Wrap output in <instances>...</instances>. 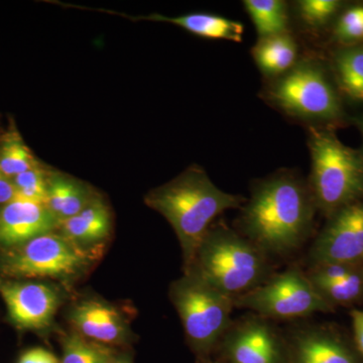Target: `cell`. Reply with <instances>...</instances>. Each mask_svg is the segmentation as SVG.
Segmentation results:
<instances>
[{"mask_svg":"<svg viewBox=\"0 0 363 363\" xmlns=\"http://www.w3.org/2000/svg\"><path fill=\"white\" fill-rule=\"evenodd\" d=\"M199 363H222L220 360H212V359H208L205 360V362H199Z\"/></svg>","mask_w":363,"mask_h":363,"instance_id":"1f68e13d","label":"cell"},{"mask_svg":"<svg viewBox=\"0 0 363 363\" xmlns=\"http://www.w3.org/2000/svg\"><path fill=\"white\" fill-rule=\"evenodd\" d=\"M40 164L16 131L4 136L0 143V171L4 175L13 179Z\"/></svg>","mask_w":363,"mask_h":363,"instance_id":"603a6c76","label":"cell"},{"mask_svg":"<svg viewBox=\"0 0 363 363\" xmlns=\"http://www.w3.org/2000/svg\"><path fill=\"white\" fill-rule=\"evenodd\" d=\"M111 207L101 195L77 215L59 224L58 231L80 247L95 248L106 247L105 243L112 233Z\"/></svg>","mask_w":363,"mask_h":363,"instance_id":"9a60e30c","label":"cell"},{"mask_svg":"<svg viewBox=\"0 0 363 363\" xmlns=\"http://www.w3.org/2000/svg\"><path fill=\"white\" fill-rule=\"evenodd\" d=\"M327 304L350 306L363 301V266L357 264L347 277L334 283L312 284Z\"/></svg>","mask_w":363,"mask_h":363,"instance_id":"7402d4cb","label":"cell"},{"mask_svg":"<svg viewBox=\"0 0 363 363\" xmlns=\"http://www.w3.org/2000/svg\"><path fill=\"white\" fill-rule=\"evenodd\" d=\"M49 169L39 164L13 179L18 199L45 205Z\"/></svg>","mask_w":363,"mask_h":363,"instance_id":"cb8c5ba5","label":"cell"},{"mask_svg":"<svg viewBox=\"0 0 363 363\" xmlns=\"http://www.w3.org/2000/svg\"><path fill=\"white\" fill-rule=\"evenodd\" d=\"M259 39L286 33L288 9L281 0H245L243 1Z\"/></svg>","mask_w":363,"mask_h":363,"instance_id":"d6986e66","label":"cell"},{"mask_svg":"<svg viewBox=\"0 0 363 363\" xmlns=\"http://www.w3.org/2000/svg\"><path fill=\"white\" fill-rule=\"evenodd\" d=\"M66 320L79 335L111 347H131L136 339L128 313L99 296L75 298L67 308Z\"/></svg>","mask_w":363,"mask_h":363,"instance_id":"30bf717a","label":"cell"},{"mask_svg":"<svg viewBox=\"0 0 363 363\" xmlns=\"http://www.w3.org/2000/svg\"><path fill=\"white\" fill-rule=\"evenodd\" d=\"M311 266L359 264L363 259V200L328 217L309 253Z\"/></svg>","mask_w":363,"mask_h":363,"instance_id":"8fae6325","label":"cell"},{"mask_svg":"<svg viewBox=\"0 0 363 363\" xmlns=\"http://www.w3.org/2000/svg\"><path fill=\"white\" fill-rule=\"evenodd\" d=\"M298 48L288 33L259 39L252 49L255 63L266 76L284 75L296 65Z\"/></svg>","mask_w":363,"mask_h":363,"instance_id":"ac0fdd59","label":"cell"},{"mask_svg":"<svg viewBox=\"0 0 363 363\" xmlns=\"http://www.w3.org/2000/svg\"><path fill=\"white\" fill-rule=\"evenodd\" d=\"M216 353L222 363H288L286 341L260 318L231 325Z\"/></svg>","mask_w":363,"mask_h":363,"instance_id":"7c38bea8","label":"cell"},{"mask_svg":"<svg viewBox=\"0 0 363 363\" xmlns=\"http://www.w3.org/2000/svg\"><path fill=\"white\" fill-rule=\"evenodd\" d=\"M341 2L337 0H302L298 2V13L308 26L326 25L337 13Z\"/></svg>","mask_w":363,"mask_h":363,"instance_id":"d4e9b609","label":"cell"},{"mask_svg":"<svg viewBox=\"0 0 363 363\" xmlns=\"http://www.w3.org/2000/svg\"><path fill=\"white\" fill-rule=\"evenodd\" d=\"M105 247H82L58 230L52 231L2 250L0 274L9 279L55 281L70 290L94 269Z\"/></svg>","mask_w":363,"mask_h":363,"instance_id":"277c9868","label":"cell"},{"mask_svg":"<svg viewBox=\"0 0 363 363\" xmlns=\"http://www.w3.org/2000/svg\"><path fill=\"white\" fill-rule=\"evenodd\" d=\"M288 363H363L353 341L331 327H308L286 341Z\"/></svg>","mask_w":363,"mask_h":363,"instance_id":"4fadbf2b","label":"cell"},{"mask_svg":"<svg viewBox=\"0 0 363 363\" xmlns=\"http://www.w3.org/2000/svg\"><path fill=\"white\" fill-rule=\"evenodd\" d=\"M335 37L344 44L363 40V6H354L340 16L335 26Z\"/></svg>","mask_w":363,"mask_h":363,"instance_id":"484cf974","label":"cell"},{"mask_svg":"<svg viewBox=\"0 0 363 363\" xmlns=\"http://www.w3.org/2000/svg\"><path fill=\"white\" fill-rule=\"evenodd\" d=\"M18 363H60V359L52 351L33 347L21 353Z\"/></svg>","mask_w":363,"mask_h":363,"instance_id":"4316f807","label":"cell"},{"mask_svg":"<svg viewBox=\"0 0 363 363\" xmlns=\"http://www.w3.org/2000/svg\"><path fill=\"white\" fill-rule=\"evenodd\" d=\"M98 195L86 182L49 169L45 207L59 224L82 211Z\"/></svg>","mask_w":363,"mask_h":363,"instance_id":"2e32d148","label":"cell"},{"mask_svg":"<svg viewBox=\"0 0 363 363\" xmlns=\"http://www.w3.org/2000/svg\"><path fill=\"white\" fill-rule=\"evenodd\" d=\"M59 222L45 205L16 199L0 206V250L23 245L58 230Z\"/></svg>","mask_w":363,"mask_h":363,"instance_id":"5bb4252c","label":"cell"},{"mask_svg":"<svg viewBox=\"0 0 363 363\" xmlns=\"http://www.w3.org/2000/svg\"><path fill=\"white\" fill-rule=\"evenodd\" d=\"M184 272L234 298L267 281L271 267L266 253L247 238L225 226H211Z\"/></svg>","mask_w":363,"mask_h":363,"instance_id":"3957f363","label":"cell"},{"mask_svg":"<svg viewBox=\"0 0 363 363\" xmlns=\"http://www.w3.org/2000/svg\"><path fill=\"white\" fill-rule=\"evenodd\" d=\"M315 203L310 189L281 174L259 182L241 214L243 236L267 257L297 250L311 233Z\"/></svg>","mask_w":363,"mask_h":363,"instance_id":"6da1fadb","label":"cell"},{"mask_svg":"<svg viewBox=\"0 0 363 363\" xmlns=\"http://www.w3.org/2000/svg\"><path fill=\"white\" fill-rule=\"evenodd\" d=\"M334 68L344 94L363 102V47L345 48L336 52Z\"/></svg>","mask_w":363,"mask_h":363,"instance_id":"ffe728a7","label":"cell"},{"mask_svg":"<svg viewBox=\"0 0 363 363\" xmlns=\"http://www.w3.org/2000/svg\"><path fill=\"white\" fill-rule=\"evenodd\" d=\"M105 363H135V351L133 348H119Z\"/></svg>","mask_w":363,"mask_h":363,"instance_id":"f546056e","label":"cell"},{"mask_svg":"<svg viewBox=\"0 0 363 363\" xmlns=\"http://www.w3.org/2000/svg\"><path fill=\"white\" fill-rule=\"evenodd\" d=\"M310 192L327 217L363 200V152L346 147L331 130L310 128Z\"/></svg>","mask_w":363,"mask_h":363,"instance_id":"5b68a950","label":"cell"},{"mask_svg":"<svg viewBox=\"0 0 363 363\" xmlns=\"http://www.w3.org/2000/svg\"><path fill=\"white\" fill-rule=\"evenodd\" d=\"M272 101L291 116L314 121H337L342 106L323 69L311 62L298 64L269 89Z\"/></svg>","mask_w":363,"mask_h":363,"instance_id":"ba28073f","label":"cell"},{"mask_svg":"<svg viewBox=\"0 0 363 363\" xmlns=\"http://www.w3.org/2000/svg\"><path fill=\"white\" fill-rule=\"evenodd\" d=\"M350 316L352 321L353 344L363 357V311L353 310Z\"/></svg>","mask_w":363,"mask_h":363,"instance_id":"83f0119b","label":"cell"},{"mask_svg":"<svg viewBox=\"0 0 363 363\" xmlns=\"http://www.w3.org/2000/svg\"><path fill=\"white\" fill-rule=\"evenodd\" d=\"M245 201L241 196L217 187L196 164L145 196L147 206L159 212L173 227L183 253L184 269L190 266L215 218Z\"/></svg>","mask_w":363,"mask_h":363,"instance_id":"7a4b0ae2","label":"cell"},{"mask_svg":"<svg viewBox=\"0 0 363 363\" xmlns=\"http://www.w3.org/2000/svg\"><path fill=\"white\" fill-rule=\"evenodd\" d=\"M18 199V193L13 179L4 175L0 171V206Z\"/></svg>","mask_w":363,"mask_h":363,"instance_id":"f1b7e54d","label":"cell"},{"mask_svg":"<svg viewBox=\"0 0 363 363\" xmlns=\"http://www.w3.org/2000/svg\"><path fill=\"white\" fill-rule=\"evenodd\" d=\"M169 298L198 362L211 359L233 325V298L190 272H184L171 284Z\"/></svg>","mask_w":363,"mask_h":363,"instance_id":"8992f818","label":"cell"},{"mask_svg":"<svg viewBox=\"0 0 363 363\" xmlns=\"http://www.w3.org/2000/svg\"><path fill=\"white\" fill-rule=\"evenodd\" d=\"M60 363H105L119 348L88 340L73 330L59 332Z\"/></svg>","mask_w":363,"mask_h":363,"instance_id":"44dd1931","label":"cell"},{"mask_svg":"<svg viewBox=\"0 0 363 363\" xmlns=\"http://www.w3.org/2000/svg\"><path fill=\"white\" fill-rule=\"evenodd\" d=\"M362 266H363V259H362Z\"/></svg>","mask_w":363,"mask_h":363,"instance_id":"d6a6232c","label":"cell"},{"mask_svg":"<svg viewBox=\"0 0 363 363\" xmlns=\"http://www.w3.org/2000/svg\"><path fill=\"white\" fill-rule=\"evenodd\" d=\"M69 291L55 281L0 278V297L9 320L23 331L51 332L57 314L70 297Z\"/></svg>","mask_w":363,"mask_h":363,"instance_id":"9c48e42d","label":"cell"},{"mask_svg":"<svg viewBox=\"0 0 363 363\" xmlns=\"http://www.w3.org/2000/svg\"><path fill=\"white\" fill-rule=\"evenodd\" d=\"M355 124H357V128L359 130L360 133H362L363 138V116H357L355 118Z\"/></svg>","mask_w":363,"mask_h":363,"instance_id":"4dcf8cb0","label":"cell"},{"mask_svg":"<svg viewBox=\"0 0 363 363\" xmlns=\"http://www.w3.org/2000/svg\"><path fill=\"white\" fill-rule=\"evenodd\" d=\"M102 11L133 21L143 20L172 23V25L181 26L189 33L205 39L241 43L243 40V33H245V26L240 21L229 20L213 13H193L172 18V16H164L157 13L145 16H131L123 13H116V11H104V9Z\"/></svg>","mask_w":363,"mask_h":363,"instance_id":"e0dca14e","label":"cell"},{"mask_svg":"<svg viewBox=\"0 0 363 363\" xmlns=\"http://www.w3.org/2000/svg\"><path fill=\"white\" fill-rule=\"evenodd\" d=\"M235 307L257 312L264 318L293 319L315 313L333 312L298 267L269 277L262 285L234 298Z\"/></svg>","mask_w":363,"mask_h":363,"instance_id":"52a82bcc","label":"cell"}]
</instances>
